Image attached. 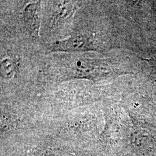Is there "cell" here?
I'll use <instances>...</instances> for the list:
<instances>
[{
    "label": "cell",
    "mask_w": 156,
    "mask_h": 156,
    "mask_svg": "<svg viewBox=\"0 0 156 156\" xmlns=\"http://www.w3.org/2000/svg\"><path fill=\"white\" fill-rule=\"evenodd\" d=\"M75 6L71 3H66L65 4H62L58 6L57 12V16L61 19H66L68 17L72 15L74 11Z\"/></svg>",
    "instance_id": "5"
},
{
    "label": "cell",
    "mask_w": 156,
    "mask_h": 156,
    "mask_svg": "<svg viewBox=\"0 0 156 156\" xmlns=\"http://www.w3.org/2000/svg\"><path fill=\"white\" fill-rule=\"evenodd\" d=\"M92 44L89 39L83 36L71 37L68 39L56 42L52 50L56 51L79 52L92 50Z\"/></svg>",
    "instance_id": "1"
},
{
    "label": "cell",
    "mask_w": 156,
    "mask_h": 156,
    "mask_svg": "<svg viewBox=\"0 0 156 156\" xmlns=\"http://www.w3.org/2000/svg\"><path fill=\"white\" fill-rule=\"evenodd\" d=\"M15 73V66L10 59H5L1 62V76L4 79H11Z\"/></svg>",
    "instance_id": "4"
},
{
    "label": "cell",
    "mask_w": 156,
    "mask_h": 156,
    "mask_svg": "<svg viewBox=\"0 0 156 156\" xmlns=\"http://www.w3.org/2000/svg\"><path fill=\"white\" fill-rule=\"evenodd\" d=\"M95 67V64L91 60L82 59L75 62L73 73L75 76L80 78L91 79L97 75Z\"/></svg>",
    "instance_id": "3"
},
{
    "label": "cell",
    "mask_w": 156,
    "mask_h": 156,
    "mask_svg": "<svg viewBox=\"0 0 156 156\" xmlns=\"http://www.w3.org/2000/svg\"><path fill=\"white\" fill-rule=\"evenodd\" d=\"M23 19L31 33L37 37L39 33L41 22L40 2L31 3L27 6L23 12Z\"/></svg>",
    "instance_id": "2"
}]
</instances>
